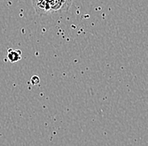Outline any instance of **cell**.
<instances>
[{"label":"cell","mask_w":148,"mask_h":146,"mask_svg":"<svg viewBox=\"0 0 148 146\" xmlns=\"http://www.w3.org/2000/svg\"><path fill=\"white\" fill-rule=\"evenodd\" d=\"M35 10L39 14H49L66 11L70 8L72 0H32Z\"/></svg>","instance_id":"obj_1"},{"label":"cell","mask_w":148,"mask_h":146,"mask_svg":"<svg viewBox=\"0 0 148 146\" xmlns=\"http://www.w3.org/2000/svg\"><path fill=\"white\" fill-rule=\"evenodd\" d=\"M20 55H21V52L19 50H14L12 49H10L8 51V58L10 61L14 62L17 61L20 59Z\"/></svg>","instance_id":"obj_2"}]
</instances>
